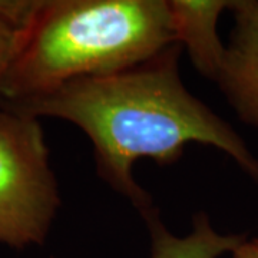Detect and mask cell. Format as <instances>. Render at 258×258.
<instances>
[{"label": "cell", "instance_id": "3", "mask_svg": "<svg viewBox=\"0 0 258 258\" xmlns=\"http://www.w3.org/2000/svg\"><path fill=\"white\" fill-rule=\"evenodd\" d=\"M60 205L39 120L0 109V242L42 245Z\"/></svg>", "mask_w": 258, "mask_h": 258}, {"label": "cell", "instance_id": "6", "mask_svg": "<svg viewBox=\"0 0 258 258\" xmlns=\"http://www.w3.org/2000/svg\"><path fill=\"white\" fill-rule=\"evenodd\" d=\"M151 237V258H220L234 252L248 237L245 234H220L212 228L210 217L198 212L192 231L176 237L166 230L155 208L142 214Z\"/></svg>", "mask_w": 258, "mask_h": 258}, {"label": "cell", "instance_id": "1", "mask_svg": "<svg viewBox=\"0 0 258 258\" xmlns=\"http://www.w3.org/2000/svg\"><path fill=\"white\" fill-rule=\"evenodd\" d=\"M181 45L141 63L72 79L55 91L3 109L39 119L52 116L81 128L92 141L98 174L142 215L154 208L132 175L134 162L149 158L169 165L197 142L218 148L258 182V159L228 122L195 98L179 76Z\"/></svg>", "mask_w": 258, "mask_h": 258}, {"label": "cell", "instance_id": "2", "mask_svg": "<svg viewBox=\"0 0 258 258\" xmlns=\"http://www.w3.org/2000/svg\"><path fill=\"white\" fill-rule=\"evenodd\" d=\"M174 43L168 0H45L0 79V102L125 69Z\"/></svg>", "mask_w": 258, "mask_h": 258}, {"label": "cell", "instance_id": "5", "mask_svg": "<svg viewBox=\"0 0 258 258\" xmlns=\"http://www.w3.org/2000/svg\"><path fill=\"white\" fill-rule=\"evenodd\" d=\"M232 5L228 0H168L175 42L186 49L195 69L212 81L218 79L227 55L218 36V20Z\"/></svg>", "mask_w": 258, "mask_h": 258}, {"label": "cell", "instance_id": "9", "mask_svg": "<svg viewBox=\"0 0 258 258\" xmlns=\"http://www.w3.org/2000/svg\"><path fill=\"white\" fill-rule=\"evenodd\" d=\"M231 255L232 258H258V238H247Z\"/></svg>", "mask_w": 258, "mask_h": 258}, {"label": "cell", "instance_id": "7", "mask_svg": "<svg viewBox=\"0 0 258 258\" xmlns=\"http://www.w3.org/2000/svg\"><path fill=\"white\" fill-rule=\"evenodd\" d=\"M45 0H0V22L25 33L37 18Z\"/></svg>", "mask_w": 258, "mask_h": 258}, {"label": "cell", "instance_id": "4", "mask_svg": "<svg viewBox=\"0 0 258 258\" xmlns=\"http://www.w3.org/2000/svg\"><path fill=\"white\" fill-rule=\"evenodd\" d=\"M235 25L215 82L244 123L258 129V0L232 5Z\"/></svg>", "mask_w": 258, "mask_h": 258}, {"label": "cell", "instance_id": "8", "mask_svg": "<svg viewBox=\"0 0 258 258\" xmlns=\"http://www.w3.org/2000/svg\"><path fill=\"white\" fill-rule=\"evenodd\" d=\"M22 40V33L0 22V79L12 62Z\"/></svg>", "mask_w": 258, "mask_h": 258}]
</instances>
